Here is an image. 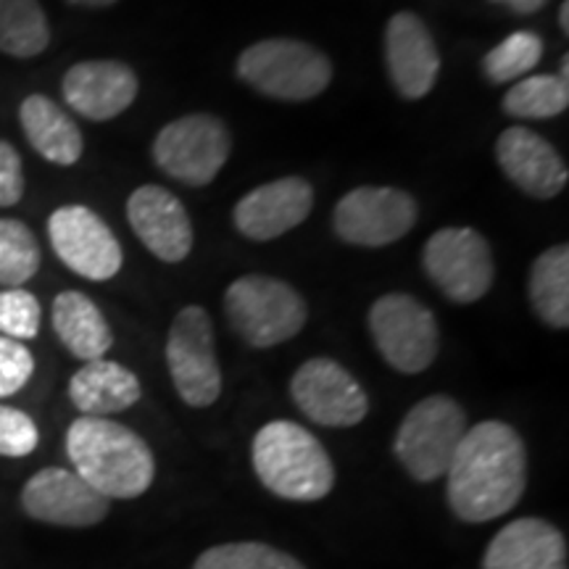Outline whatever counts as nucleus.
<instances>
[{
  "instance_id": "f257e3e1",
  "label": "nucleus",
  "mask_w": 569,
  "mask_h": 569,
  "mask_svg": "<svg viewBox=\"0 0 569 569\" xmlns=\"http://www.w3.org/2000/svg\"><path fill=\"white\" fill-rule=\"evenodd\" d=\"M448 507L461 522L482 525L511 511L528 488V448L498 419L467 427L446 472Z\"/></svg>"
},
{
  "instance_id": "f03ea898",
  "label": "nucleus",
  "mask_w": 569,
  "mask_h": 569,
  "mask_svg": "<svg viewBox=\"0 0 569 569\" xmlns=\"http://www.w3.org/2000/svg\"><path fill=\"white\" fill-rule=\"evenodd\" d=\"M67 457L74 472L109 501L138 498L156 478L151 446L106 417H80L69 425Z\"/></svg>"
},
{
  "instance_id": "7ed1b4c3",
  "label": "nucleus",
  "mask_w": 569,
  "mask_h": 569,
  "mask_svg": "<svg viewBox=\"0 0 569 569\" xmlns=\"http://www.w3.org/2000/svg\"><path fill=\"white\" fill-rule=\"evenodd\" d=\"M251 459L261 486L284 501H322L336 486V467L319 438L288 419H274L256 432Z\"/></svg>"
},
{
  "instance_id": "20e7f679",
  "label": "nucleus",
  "mask_w": 569,
  "mask_h": 569,
  "mask_svg": "<svg viewBox=\"0 0 569 569\" xmlns=\"http://www.w3.org/2000/svg\"><path fill=\"white\" fill-rule=\"evenodd\" d=\"M238 77L274 101L303 103L330 88L332 63L309 42L269 38L240 53Z\"/></svg>"
},
{
  "instance_id": "39448f33",
  "label": "nucleus",
  "mask_w": 569,
  "mask_h": 569,
  "mask_svg": "<svg viewBox=\"0 0 569 569\" xmlns=\"http://www.w3.org/2000/svg\"><path fill=\"white\" fill-rule=\"evenodd\" d=\"M224 315L248 346L272 348L303 330L309 309L293 284L269 274H246L227 288Z\"/></svg>"
},
{
  "instance_id": "423d86ee",
  "label": "nucleus",
  "mask_w": 569,
  "mask_h": 569,
  "mask_svg": "<svg viewBox=\"0 0 569 569\" xmlns=\"http://www.w3.org/2000/svg\"><path fill=\"white\" fill-rule=\"evenodd\" d=\"M465 432L467 415L451 396H427L403 417L393 451L417 482H436L448 472Z\"/></svg>"
},
{
  "instance_id": "0eeeda50",
  "label": "nucleus",
  "mask_w": 569,
  "mask_h": 569,
  "mask_svg": "<svg viewBox=\"0 0 569 569\" xmlns=\"http://www.w3.org/2000/svg\"><path fill=\"white\" fill-rule=\"evenodd\" d=\"M230 130L211 113H188L174 119L153 140L156 167L190 188L213 182L230 159Z\"/></svg>"
},
{
  "instance_id": "6e6552de",
  "label": "nucleus",
  "mask_w": 569,
  "mask_h": 569,
  "mask_svg": "<svg viewBox=\"0 0 569 569\" xmlns=\"http://www.w3.org/2000/svg\"><path fill=\"white\" fill-rule=\"evenodd\" d=\"M369 332L396 372L419 375L436 361L440 336L436 315L409 293H388L369 309Z\"/></svg>"
},
{
  "instance_id": "1a4fd4ad",
  "label": "nucleus",
  "mask_w": 569,
  "mask_h": 569,
  "mask_svg": "<svg viewBox=\"0 0 569 569\" xmlns=\"http://www.w3.org/2000/svg\"><path fill=\"white\" fill-rule=\"evenodd\" d=\"M167 367L188 407L206 409L222 393V369L213 346V322L201 306H184L167 336Z\"/></svg>"
},
{
  "instance_id": "9d476101",
  "label": "nucleus",
  "mask_w": 569,
  "mask_h": 569,
  "mask_svg": "<svg viewBox=\"0 0 569 569\" xmlns=\"http://www.w3.org/2000/svg\"><path fill=\"white\" fill-rule=\"evenodd\" d=\"M422 264L432 284L453 303H475L493 288V251L472 227L438 230L427 240Z\"/></svg>"
},
{
  "instance_id": "9b49d317",
  "label": "nucleus",
  "mask_w": 569,
  "mask_h": 569,
  "mask_svg": "<svg viewBox=\"0 0 569 569\" xmlns=\"http://www.w3.org/2000/svg\"><path fill=\"white\" fill-rule=\"evenodd\" d=\"M48 238L63 267L92 282H106L122 269V246L111 227L88 206H61L48 219Z\"/></svg>"
},
{
  "instance_id": "f8f14e48",
  "label": "nucleus",
  "mask_w": 569,
  "mask_h": 569,
  "mask_svg": "<svg viewBox=\"0 0 569 569\" xmlns=\"http://www.w3.org/2000/svg\"><path fill=\"white\" fill-rule=\"evenodd\" d=\"M417 222V201L398 188L365 184L346 193L332 213V227L343 243L382 248L396 243Z\"/></svg>"
},
{
  "instance_id": "ddd939ff",
  "label": "nucleus",
  "mask_w": 569,
  "mask_h": 569,
  "mask_svg": "<svg viewBox=\"0 0 569 569\" xmlns=\"http://www.w3.org/2000/svg\"><path fill=\"white\" fill-rule=\"evenodd\" d=\"M290 396L311 422L322 427H353L369 411V398L359 380L327 356H317L296 369Z\"/></svg>"
},
{
  "instance_id": "4468645a",
  "label": "nucleus",
  "mask_w": 569,
  "mask_h": 569,
  "mask_svg": "<svg viewBox=\"0 0 569 569\" xmlns=\"http://www.w3.org/2000/svg\"><path fill=\"white\" fill-rule=\"evenodd\" d=\"M21 509L27 517L56 528H92L109 515L111 501L74 469L46 467L21 488Z\"/></svg>"
},
{
  "instance_id": "2eb2a0df",
  "label": "nucleus",
  "mask_w": 569,
  "mask_h": 569,
  "mask_svg": "<svg viewBox=\"0 0 569 569\" xmlns=\"http://www.w3.org/2000/svg\"><path fill=\"white\" fill-rule=\"evenodd\" d=\"M127 222L140 243L167 264H180L193 251V222L180 198L161 184H142L134 190L127 201Z\"/></svg>"
},
{
  "instance_id": "dca6fc26",
  "label": "nucleus",
  "mask_w": 569,
  "mask_h": 569,
  "mask_svg": "<svg viewBox=\"0 0 569 569\" xmlns=\"http://www.w3.org/2000/svg\"><path fill=\"white\" fill-rule=\"evenodd\" d=\"M138 74L122 61H80L63 74L61 92L69 109L90 122H109L138 98Z\"/></svg>"
},
{
  "instance_id": "f3484780",
  "label": "nucleus",
  "mask_w": 569,
  "mask_h": 569,
  "mask_svg": "<svg viewBox=\"0 0 569 569\" xmlns=\"http://www.w3.org/2000/svg\"><path fill=\"white\" fill-rule=\"evenodd\" d=\"M315 209V188L303 177H282V180L259 184L234 206V227L248 240H274L306 222Z\"/></svg>"
},
{
  "instance_id": "a211bd4d",
  "label": "nucleus",
  "mask_w": 569,
  "mask_h": 569,
  "mask_svg": "<svg viewBox=\"0 0 569 569\" xmlns=\"http://www.w3.org/2000/svg\"><path fill=\"white\" fill-rule=\"evenodd\" d=\"M386 67L398 96L419 101L436 88L440 53L432 32L417 13L398 11L386 27Z\"/></svg>"
},
{
  "instance_id": "6ab92c4d",
  "label": "nucleus",
  "mask_w": 569,
  "mask_h": 569,
  "mask_svg": "<svg viewBox=\"0 0 569 569\" xmlns=\"http://www.w3.org/2000/svg\"><path fill=\"white\" fill-rule=\"evenodd\" d=\"M496 161L501 172L532 198L559 196L567 188V163L549 140L528 127H509L496 142Z\"/></svg>"
},
{
  "instance_id": "aec40b11",
  "label": "nucleus",
  "mask_w": 569,
  "mask_h": 569,
  "mask_svg": "<svg viewBox=\"0 0 569 569\" xmlns=\"http://www.w3.org/2000/svg\"><path fill=\"white\" fill-rule=\"evenodd\" d=\"M482 569H569L567 538L546 519L522 517L496 532Z\"/></svg>"
},
{
  "instance_id": "412c9836",
  "label": "nucleus",
  "mask_w": 569,
  "mask_h": 569,
  "mask_svg": "<svg viewBox=\"0 0 569 569\" xmlns=\"http://www.w3.org/2000/svg\"><path fill=\"white\" fill-rule=\"evenodd\" d=\"M138 375L109 359L84 361L69 380V398L82 417H109L140 401Z\"/></svg>"
},
{
  "instance_id": "4be33fe9",
  "label": "nucleus",
  "mask_w": 569,
  "mask_h": 569,
  "mask_svg": "<svg viewBox=\"0 0 569 569\" xmlns=\"http://www.w3.org/2000/svg\"><path fill=\"white\" fill-rule=\"evenodd\" d=\"M19 122L24 138L46 161L56 167H74L82 159L84 140L80 127L48 96H27L19 106Z\"/></svg>"
},
{
  "instance_id": "5701e85b",
  "label": "nucleus",
  "mask_w": 569,
  "mask_h": 569,
  "mask_svg": "<svg viewBox=\"0 0 569 569\" xmlns=\"http://www.w3.org/2000/svg\"><path fill=\"white\" fill-rule=\"evenodd\" d=\"M53 330L63 348L82 361L103 359L111 351L113 332L96 303L80 290H63L53 301Z\"/></svg>"
},
{
  "instance_id": "b1692460",
  "label": "nucleus",
  "mask_w": 569,
  "mask_h": 569,
  "mask_svg": "<svg viewBox=\"0 0 569 569\" xmlns=\"http://www.w3.org/2000/svg\"><path fill=\"white\" fill-rule=\"evenodd\" d=\"M532 311L553 330L569 327V248L551 246L532 261L530 269Z\"/></svg>"
},
{
  "instance_id": "393cba45",
  "label": "nucleus",
  "mask_w": 569,
  "mask_h": 569,
  "mask_svg": "<svg viewBox=\"0 0 569 569\" xmlns=\"http://www.w3.org/2000/svg\"><path fill=\"white\" fill-rule=\"evenodd\" d=\"M51 42V24L40 0H0V53L34 59Z\"/></svg>"
},
{
  "instance_id": "a878e982",
  "label": "nucleus",
  "mask_w": 569,
  "mask_h": 569,
  "mask_svg": "<svg viewBox=\"0 0 569 569\" xmlns=\"http://www.w3.org/2000/svg\"><path fill=\"white\" fill-rule=\"evenodd\" d=\"M569 82L559 74H528L503 96V111L515 119H551L567 111Z\"/></svg>"
},
{
  "instance_id": "bb28decb",
  "label": "nucleus",
  "mask_w": 569,
  "mask_h": 569,
  "mask_svg": "<svg viewBox=\"0 0 569 569\" xmlns=\"http://www.w3.org/2000/svg\"><path fill=\"white\" fill-rule=\"evenodd\" d=\"M42 261L34 232L19 219H0V284L21 288L38 274Z\"/></svg>"
},
{
  "instance_id": "cd10ccee",
  "label": "nucleus",
  "mask_w": 569,
  "mask_h": 569,
  "mask_svg": "<svg viewBox=\"0 0 569 569\" xmlns=\"http://www.w3.org/2000/svg\"><path fill=\"white\" fill-rule=\"evenodd\" d=\"M540 59H543V40L536 32L519 30L498 42L496 48H490L482 59V71L493 84L517 82L528 77Z\"/></svg>"
},
{
  "instance_id": "c85d7f7f",
  "label": "nucleus",
  "mask_w": 569,
  "mask_h": 569,
  "mask_svg": "<svg viewBox=\"0 0 569 569\" xmlns=\"http://www.w3.org/2000/svg\"><path fill=\"white\" fill-rule=\"evenodd\" d=\"M193 569H306L301 561L290 553H284L274 546L256 543V540H246V543H222L211 546L196 559Z\"/></svg>"
},
{
  "instance_id": "c756f323",
  "label": "nucleus",
  "mask_w": 569,
  "mask_h": 569,
  "mask_svg": "<svg viewBox=\"0 0 569 569\" xmlns=\"http://www.w3.org/2000/svg\"><path fill=\"white\" fill-rule=\"evenodd\" d=\"M42 309L30 290H0V336L11 340H32L40 332Z\"/></svg>"
},
{
  "instance_id": "7c9ffc66",
  "label": "nucleus",
  "mask_w": 569,
  "mask_h": 569,
  "mask_svg": "<svg viewBox=\"0 0 569 569\" xmlns=\"http://www.w3.org/2000/svg\"><path fill=\"white\" fill-rule=\"evenodd\" d=\"M38 443L40 432L30 415H24V411L13 407H0V457H30L34 448H38Z\"/></svg>"
},
{
  "instance_id": "2f4dec72",
  "label": "nucleus",
  "mask_w": 569,
  "mask_h": 569,
  "mask_svg": "<svg viewBox=\"0 0 569 569\" xmlns=\"http://www.w3.org/2000/svg\"><path fill=\"white\" fill-rule=\"evenodd\" d=\"M34 372V356L19 340L0 336V398L19 393Z\"/></svg>"
},
{
  "instance_id": "473e14b6",
  "label": "nucleus",
  "mask_w": 569,
  "mask_h": 569,
  "mask_svg": "<svg viewBox=\"0 0 569 569\" xmlns=\"http://www.w3.org/2000/svg\"><path fill=\"white\" fill-rule=\"evenodd\" d=\"M24 196V167L11 142L0 140V206H17Z\"/></svg>"
},
{
  "instance_id": "72a5a7b5",
  "label": "nucleus",
  "mask_w": 569,
  "mask_h": 569,
  "mask_svg": "<svg viewBox=\"0 0 569 569\" xmlns=\"http://www.w3.org/2000/svg\"><path fill=\"white\" fill-rule=\"evenodd\" d=\"M493 3H501L515 13H522V17H528V13H536V11L543 9L549 0H493Z\"/></svg>"
},
{
  "instance_id": "f704fd0d",
  "label": "nucleus",
  "mask_w": 569,
  "mask_h": 569,
  "mask_svg": "<svg viewBox=\"0 0 569 569\" xmlns=\"http://www.w3.org/2000/svg\"><path fill=\"white\" fill-rule=\"evenodd\" d=\"M77 6H88V9H106V6H113L117 0H71Z\"/></svg>"
},
{
  "instance_id": "c9c22d12",
  "label": "nucleus",
  "mask_w": 569,
  "mask_h": 569,
  "mask_svg": "<svg viewBox=\"0 0 569 569\" xmlns=\"http://www.w3.org/2000/svg\"><path fill=\"white\" fill-rule=\"evenodd\" d=\"M559 27H561V32H569V3L567 0L561 3V9H559Z\"/></svg>"
}]
</instances>
